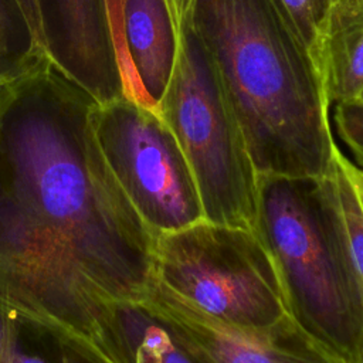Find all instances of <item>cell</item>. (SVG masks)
I'll return each instance as SVG.
<instances>
[{"mask_svg":"<svg viewBox=\"0 0 363 363\" xmlns=\"http://www.w3.org/2000/svg\"><path fill=\"white\" fill-rule=\"evenodd\" d=\"M95 101L50 62L0 106V303L91 342L106 303L147 299L157 241L102 153Z\"/></svg>","mask_w":363,"mask_h":363,"instance_id":"cell-1","label":"cell"},{"mask_svg":"<svg viewBox=\"0 0 363 363\" xmlns=\"http://www.w3.org/2000/svg\"><path fill=\"white\" fill-rule=\"evenodd\" d=\"M210 57L258 176L323 177L335 143L320 75L277 0H191L186 17Z\"/></svg>","mask_w":363,"mask_h":363,"instance_id":"cell-2","label":"cell"},{"mask_svg":"<svg viewBox=\"0 0 363 363\" xmlns=\"http://www.w3.org/2000/svg\"><path fill=\"white\" fill-rule=\"evenodd\" d=\"M255 233L272 259L291 319L339 363H363V279L332 172L258 176Z\"/></svg>","mask_w":363,"mask_h":363,"instance_id":"cell-3","label":"cell"},{"mask_svg":"<svg viewBox=\"0 0 363 363\" xmlns=\"http://www.w3.org/2000/svg\"><path fill=\"white\" fill-rule=\"evenodd\" d=\"M156 109L190 166L204 220L255 231L258 174L217 71L187 20Z\"/></svg>","mask_w":363,"mask_h":363,"instance_id":"cell-4","label":"cell"},{"mask_svg":"<svg viewBox=\"0 0 363 363\" xmlns=\"http://www.w3.org/2000/svg\"><path fill=\"white\" fill-rule=\"evenodd\" d=\"M155 281L238 330H269L291 318L272 259L254 230L203 218L159 234Z\"/></svg>","mask_w":363,"mask_h":363,"instance_id":"cell-5","label":"cell"},{"mask_svg":"<svg viewBox=\"0 0 363 363\" xmlns=\"http://www.w3.org/2000/svg\"><path fill=\"white\" fill-rule=\"evenodd\" d=\"M92 123L111 170L156 235L204 218L190 166L157 111L119 95L95 101Z\"/></svg>","mask_w":363,"mask_h":363,"instance_id":"cell-6","label":"cell"},{"mask_svg":"<svg viewBox=\"0 0 363 363\" xmlns=\"http://www.w3.org/2000/svg\"><path fill=\"white\" fill-rule=\"evenodd\" d=\"M203 363H339L291 318L262 332L225 326L155 281L147 299Z\"/></svg>","mask_w":363,"mask_h":363,"instance_id":"cell-7","label":"cell"},{"mask_svg":"<svg viewBox=\"0 0 363 363\" xmlns=\"http://www.w3.org/2000/svg\"><path fill=\"white\" fill-rule=\"evenodd\" d=\"M57 65L94 99L122 94L104 0H41Z\"/></svg>","mask_w":363,"mask_h":363,"instance_id":"cell-8","label":"cell"},{"mask_svg":"<svg viewBox=\"0 0 363 363\" xmlns=\"http://www.w3.org/2000/svg\"><path fill=\"white\" fill-rule=\"evenodd\" d=\"M92 342L115 363H203L149 301L106 303Z\"/></svg>","mask_w":363,"mask_h":363,"instance_id":"cell-9","label":"cell"},{"mask_svg":"<svg viewBox=\"0 0 363 363\" xmlns=\"http://www.w3.org/2000/svg\"><path fill=\"white\" fill-rule=\"evenodd\" d=\"M311 51L330 106L363 102V0H333Z\"/></svg>","mask_w":363,"mask_h":363,"instance_id":"cell-10","label":"cell"},{"mask_svg":"<svg viewBox=\"0 0 363 363\" xmlns=\"http://www.w3.org/2000/svg\"><path fill=\"white\" fill-rule=\"evenodd\" d=\"M122 21L135 71L146 94L157 105L177 48V27L167 0H122Z\"/></svg>","mask_w":363,"mask_h":363,"instance_id":"cell-11","label":"cell"},{"mask_svg":"<svg viewBox=\"0 0 363 363\" xmlns=\"http://www.w3.org/2000/svg\"><path fill=\"white\" fill-rule=\"evenodd\" d=\"M0 363H115L94 342L0 303Z\"/></svg>","mask_w":363,"mask_h":363,"instance_id":"cell-12","label":"cell"},{"mask_svg":"<svg viewBox=\"0 0 363 363\" xmlns=\"http://www.w3.org/2000/svg\"><path fill=\"white\" fill-rule=\"evenodd\" d=\"M350 163L352 160L337 149L335 153L332 174L335 179L340 216L349 248L363 279V204L350 172Z\"/></svg>","mask_w":363,"mask_h":363,"instance_id":"cell-13","label":"cell"},{"mask_svg":"<svg viewBox=\"0 0 363 363\" xmlns=\"http://www.w3.org/2000/svg\"><path fill=\"white\" fill-rule=\"evenodd\" d=\"M109 35L112 41V47L116 57V64L119 68L121 84H122V94L125 98L135 101L140 105L155 108L153 101L146 94L145 88L142 86L139 77L135 71L132 60L129 57L125 34H123V21H122V0H104Z\"/></svg>","mask_w":363,"mask_h":363,"instance_id":"cell-14","label":"cell"},{"mask_svg":"<svg viewBox=\"0 0 363 363\" xmlns=\"http://www.w3.org/2000/svg\"><path fill=\"white\" fill-rule=\"evenodd\" d=\"M17 13L26 34V48L23 54V67L41 64H57L44 20L41 0H10Z\"/></svg>","mask_w":363,"mask_h":363,"instance_id":"cell-15","label":"cell"},{"mask_svg":"<svg viewBox=\"0 0 363 363\" xmlns=\"http://www.w3.org/2000/svg\"><path fill=\"white\" fill-rule=\"evenodd\" d=\"M294 27L312 50L322 21L333 0H277Z\"/></svg>","mask_w":363,"mask_h":363,"instance_id":"cell-16","label":"cell"},{"mask_svg":"<svg viewBox=\"0 0 363 363\" xmlns=\"http://www.w3.org/2000/svg\"><path fill=\"white\" fill-rule=\"evenodd\" d=\"M333 121L337 136L353 153L356 164L363 167V102L335 105Z\"/></svg>","mask_w":363,"mask_h":363,"instance_id":"cell-17","label":"cell"},{"mask_svg":"<svg viewBox=\"0 0 363 363\" xmlns=\"http://www.w3.org/2000/svg\"><path fill=\"white\" fill-rule=\"evenodd\" d=\"M11 6L10 0H0V78H11L23 69V54L14 48L17 27Z\"/></svg>","mask_w":363,"mask_h":363,"instance_id":"cell-18","label":"cell"},{"mask_svg":"<svg viewBox=\"0 0 363 363\" xmlns=\"http://www.w3.org/2000/svg\"><path fill=\"white\" fill-rule=\"evenodd\" d=\"M190 3H191V0H167V4H169V9H170V13L173 16V21L177 27V31H179L180 24L187 17Z\"/></svg>","mask_w":363,"mask_h":363,"instance_id":"cell-19","label":"cell"},{"mask_svg":"<svg viewBox=\"0 0 363 363\" xmlns=\"http://www.w3.org/2000/svg\"><path fill=\"white\" fill-rule=\"evenodd\" d=\"M350 172H352L356 189L359 191V196H360V200H362V204H363V167L357 166L356 163L352 162L350 163Z\"/></svg>","mask_w":363,"mask_h":363,"instance_id":"cell-20","label":"cell"},{"mask_svg":"<svg viewBox=\"0 0 363 363\" xmlns=\"http://www.w3.org/2000/svg\"><path fill=\"white\" fill-rule=\"evenodd\" d=\"M13 78L14 77H11V78H0V106L4 102V99H6V96H7L9 91H10V84H11Z\"/></svg>","mask_w":363,"mask_h":363,"instance_id":"cell-21","label":"cell"}]
</instances>
